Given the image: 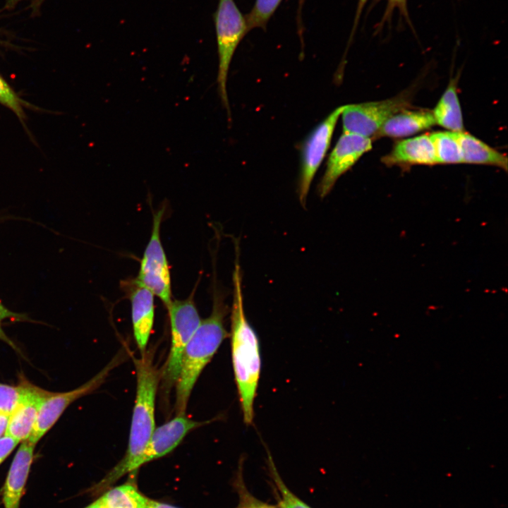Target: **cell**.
Listing matches in <instances>:
<instances>
[{"label": "cell", "instance_id": "cell-20", "mask_svg": "<svg viewBox=\"0 0 508 508\" xmlns=\"http://www.w3.org/2000/svg\"><path fill=\"white\" fill-rule=\"evenodd\" d=\"M437 164L462 163L459 145L452 131H437L430 134Z\"/></svg>", "mask_w": 508, "mask_h": 508}, {"label": "cell", "instance_id": "cell-18", "mask_svg": "<svg viewBox=\"0 0 508 508\" xmlns=\"http://www.w3.org/2000/svg\"><path fill=\"white\" fill-rule=\"evenodd\" d=\"M432 112L436 124L452 132L464 131L463 116L456 80L450 81Z\"/></svg>", "mask_w": 508, "mask_h": 508}, {"label": "cell", "instance_id": "cell-11", "mask_svg": "<svg viewBox=\"0 0 508 508\" xmlns=\"http://www.w3.org/2000/svg\"><path fill=\"white\" fill-rule=\"evenodd\" d=\"M20 385L18 403L9 416L5 435L18 443L26 441L35 426L41 403L48 391L41 389L25 379Z\"/></svg>", "mask_w": 508, "mask_h": 508}, {"label": "cell", "instance_id": "cell-27", "mask_svg": "<svg viewBox=\"0 0 508 508\" xmlns=\"http://www.w3.org/2000/svg\"><path fill=\"white\" fill-rule=\"evenodd\" d=\"M394 9H398L400 13L409 20L407 0H387L385 12L380 23L381 25H384L386 20L391 19Z\"/></svg>", "mask_w": 508, "mask_h": 508}, {"label": "cell", "instance_id": "cell-1", "mask_svg": "<svg viewBox=\"0 0 508 508\" xmlns=\"http://www.w3.org/2000/svg\"><path fill=\"white\" fill-rule=\"evenodd\" d=\"M235 248L231 309V360L243 421L249 425L253 423L254 418V402L260 376L261 356L258 335L245 313L238 243H236Z\"/></svg>", "mask_w": 508, "mask_h": 508}, {"label": "cell", "instance_id": "cell-14", "mask_svg": "<svg viewBox=\"0 0 508 508\" xmlns=\"http://www.w3.org/2000/svg\"><path fill=\"white\" fill-rule=\"evenodd\" d=\"M135 285L130 296L132 324L135 340L143 354L146 351L153 327L155 295L136 282Z\"/></svg>", "mask_w": 508, "mask_h": 508}, {"label": "cell", "instance_id": "cell-26", "mask_svg": "<svg viewBox=\"0 0 508 508\" xmlns=\"http://www.w3.org/2000/svg\"><path fill=\"white\" fill-rule=\"evenodd\" d=\"M6 319H12L18 320H23L25 319V316L21 314L14 313L7 308H6L0 301V340L6 342L14 349H16V346L9 337H7L5 332L2 329V322Z\"/></svg>", "mask_w": 508, "mask_h": 508}, {"label": "cell", "instance_id": "cell-33", "mask_svg": "<svg viewBox=\"0 0 508 508\" xmlns=\"http://www.w3.org/2000/svg\"><path fill=\"white\" fill-rule=\"evenodd\" d=\"M31 5L36 8H40V5L44 0H30Z\"/></svg>", "mask_w": 508, "mask_h": 508}, {"label": "cell", "instance_id": "cell-22", "mask_svg": "<svg viewBox=\"0 0 508 508\" xmlns=\"http://www.w3.org/2000/svg\"><path fill=\"white\" fill-rule=\"evenodd\" d=\"M282 0H256L246 16L248 32L254 28H265L266 25Z\"/></svg>", "mask_w": 508, "mask_h": 508}, {"label": "cell", "instance_id": "cell-2", "mask_svg": "<svg viewBox=\"0 0 508 508\" xmlns=\"http://www.w3.org/2000/svg\"><path fill=\"white\" fill-rule=\"evenodd\" d=\"M136 372V395L133 407L128 445L124 456L95 485V494L104 492L119 478L135 473L137 463L143 454L155 429V398L159 381V373L154 365L153 357L148 352L134 358Z\"/></svg>", "mask_w": 508, "mask_h": 508}, {"label": "cell", "instance_id": "cell-30", "mask_svg": "<svg viewBox=\"0 0 508 508\" xmlns=\"http://www.w3.org/2000/svg\"><path fill=\"white\" fill-rule=\"evenodd\" d=\"M368 1V0H358V1L356 13V16H355V20L353 22V31H354L355 29L356 28L357 24H358L359 18H360V16H361V14L363 11V9Z\"/></svg>", "mask_w": 508, "mask_h": 508}, {"label": "cell", "instance_id": "cell-16", "mask_svg": "<svg viewBox=\"0 0 508 508\" xmlns=\"http://www.w3.org/2000/svg\"><path fill=\"white\" fill-rule=\"evenodd\" d=\"M409 109L401 110L388 119L375 137H406L430 128L436 124L432 111Z\"/></svg>", "mask_w": 508, "mask_h": 508}, {"label": "cell", "instance_id": "cell-5", "mask_svg": "<svg viewBox=\"0 0 508 508\" xmlns=\"http://www.w3.org/2000/svg\"><path fill=\"white\" fill-rule=\"evenodd\" d=\"M171 325V346L162 379L167 387L176 384L184 350L201 320L193 298L171 301L167 306Z\"/></svg>", "mask_w": 508, "mask_h": 508}, {"label": "cell", "instance_id": "cell-4", "mask_svg": "<svg viewBox=\"0 0 508 508\" xmlns=\"http://www.w3.org/2000/svg\"><path fill=\"white\" fill-rule=\"evenodd\" d=\"M219 59L217 86L221 102L229 116L227 77L234 54L248 32L246 18L234 0H219L214 16Z\"/></svg>", "mask_w": 508, "mask_h": 508}, {"label": "cell", "instance_id": "cell-21", "mask_svg": "<svg viewBox=\"0 0 508 508\" xmlns=\"http://www.w3.org/2000/svg\"><path fill=\"white\" fill-rule=\"evenodd\" d=\"M267 466L270 476L272 479L278 492V504L279 508H311L298 498L287 488L282 479L269 451H267Z\"/></svg>", "mask_w": 508, "mask_h": 508}, {"label": "cell", "instance_id": "cell-19", "mask_svg": "<svg viewBox=\"0 0 508 508\" xmlns=\"http://www.w3.org/2000/svg\"><path fill=\"white\" fill-rule=\"evenodd\" d=\"M97 500L104 508H147L150 499L138 490L135 480H128L106 490Z\"/></svg>", "mask_w": 508, "mask_h": 508}, {"label": "cell", "instance_id": "cell-25", "mask_svg": "<svg viewBox=\"0 0 508 508\" xmlns=\"http://www.w3.org/2000/svg\"><path fill=\"white\" fill-rule=\"evenodd\" d=\"M19 396V385L13 386L0 382V412L10 415L18 403Z\"/></svg>", "mask_w": 508, "mask_h": 508}, {"label": "cell", "instance_id": "cell-8", "mask_svg": "<svg viewBox=\"0 0 508 508\" xmlns=\"http://www.w3.org/2000/svg\"><path fill=\"white\" fill-rule=\"evenodd\" d=\"M119 361V357H115L92 378L73 390L64 392H48L41 403L35 426L26 441L35 446L54 426L65 410L77 399L97 389Z\"/></svg>", "mask_w": 508, "mask_h": 508}, {"label": "cell", "instance_id": "cell-31", "mask_svg": "<svg viewBox=\"0 0 508 508\" xmlns=\"http://www.w3.org/2000/svg\"><path fill=\"white\" fill-rule=\"evenodd\" d=\"M147 508H180L172 504L150 500Z\"/></svg>", "mask_w": 508, "mask_h": 508}, {"label": "cell", "instance_id": "cell-34", "mask_svg": "<svg viewBox=\"0 0 508 508\" xmlns=\"http://www.w3.org/2000/svg\"><path fill=\"white\" fill-rule=\"evenodd\" d=\"M0 497H1V490H0Z\"/></svg>", "mask_w": 508, "mask_h": 508}, {"label": "cell", "instance_id": "cell-6", "mask_svg": "<svg viewBox=\"0 0 508 508\" xmlns=\"http://www.w3.org/2000/svg\"><path fill=\"white\" fill-rule=\"evenodd\" d=\"M163 215V209L153 215L152 234L144 251L135 282L159 297L167 307L172 300L170 271L160 239Z\"/></svg>", "mask_w": 508, "mask_h": 508}, {"label": "cell", "instance_id": "cell-13", "mask_svg": "<svg viewBox=\"0 0 508 508\" xmlns=\"http://www.w3.org/2000/svg\"><path fill=\"white\" fill-rule=\"evenodd\" d=\"M34 449L35 446L24 441L15 454L4 485L1 488L4 508H20L34 460Z\"/></svg>", "mask_w": 508, "mask_h": 508}, {"label": "cell", "instance_id": "cell-10", "mask_svg": "<svg viewBox=\"0 0 508 508\" xmlns=\"http://www.w3.org/2000/svg\"><path fill=\"white\" fill-rule=\"evenodd\" d=\"M371 149V138L343 132L329 156L325 173L318 185L320 197L323 198L327 195L338 179Z\"/></svg>", "mask_w": 508, "mask_h": 508}, {"label": "cell", "instance_id": "cell-7", "mask_svg": "<svg viewBox=\"0 0 508 508\" xmlns=\"http://www.w3.org/2000/svg\"><path fill=\"white\" fill-rule=\"evenodd\" d=\"M409 108L410 100L407 95L382 101L344 105L341 114L343 132L370 138L376 135L388 119Z\"/></svg>", "mask_w": 508, "mask_h": 508}, {"label": "cell", "instance_id": "cell-3", "mask_svg": "<svg viewBox=\"0 0 508 508\" xmlns=\"http://www.w3.org/2000/svg\"><path fill=\"white\" fill-rule=\"evenodd\" d=\"M228 310L222 300L215 298L211 315L201 320L188 343L181 360L176 385V415L186 414L193 387L229 333L224 327Z\"/></svg>", "mask_w": 508, "mask_h": 508}, {"label": "cell", "instance_id": "cell-15", "mask_svg": "<svg viewBox=\"0 0 508 508\" xmlns=\"http://www.w3.org/2000/svg\"><path fill=\"white\" fill-rule=\"evenodd\" d=\"M392 165L436 164L434 147L430 134H423L397 142L391 152L382 158Z\"/></svg>", "mask_w": 508, "mask_h": 508}, {"label": "cell", "instance_id": "cell-12", "mask_svg": "<svg viewBox=\"0 0 508 508\" xmlns=\"http://www.w3.org/2000/svg\"><path fill=\"white\" fill-rule=\"evenodd\" d=\"M205 423L208 421H196L186 414L176 415L171 420L155 428L137 463V468L172 452L190 430L203 425Z\"/></svg>", "mask_w": 508, "mask_h": 508}, {"label": "cell", "instance_id": "cell-32", "mask_svg": "<svg viewBox=\"0 0 508 508\" xmlns=\"http://www.w3.org/2000/svg\"><path fill=\"white\" fill-rule=\"evenodd\" d=\"M84 508H104L102 504L99 503L98 500L93 502L92 504L87 505V507Z\"/></svg>", "mask_w": 508, "mask_h": 508}, {"label": "cell", "instance_id": "cell-9", "mask_svg": "<svg viewBox=\"0 0 508 508\" xmlns=\"http://www.w3.org/2000/svg\"><path fill=\"white\" fill-rule=\"evenodd\" d=\"M344 106L335 109L310 133L302 151L301 168L298 182V198L303 207L313 178L330 145L337 121Z\"/></svg>", "mask_w": 508, "mask_h": 508}, {"label": "cell", "instance_id": "cell-24", "mask_svg": "<svg viewBox=\"0 0 508 508\" xmlns=\"http://www.w3.org/2000/svg\"><path fill=\"white\" fill-rule=\"evenodd\" d=\"M0 104L11 110L22 122L24 121L23 102L1 75Z\"/></svg>", "mask_w": 508, "mask_h": 508}, {"label": "cell", "instance_id": "cell-17", "mask_svg": "<svg viewBox=\"0 0 508 508\" xmlns=\"http://www.w3.org/2000/svg\"><path fill=\"white\" fill-rule=\"evenodd\" d=\"M453 133L460 147L463 163L491 165L507 171V157L505 155L470 133Z\"/></svg>", "mask_w": 508, "mask_h": 508}, {"label": "cell", "instance_id": "cell-29", "mask_svg": "<svg viewBox=\"0 0 508 508\" xmlns=\"http://www.w3.org/2000/svg\"><path fill=\"white\" fill-rule=\"evenodd\" d=\"M9 416L7 413L0 412V438L5 435Z\"/></svg>", "mask_w": 508, "mask_h": 508}, {"label": "cell", "instance_id": "cell-23", "mask_svg": "<svg viewBox=\"0 0 508 508\" xmlns=\"http://www.w3.org/2000/svg\"><path fill=\"white\" fill-rule=\"evenodd\" d=\"M243 459L239 461L238 471L233 480V487L238 496V504L236 508H279L262 502L253 496L247 488L243 479Z\"/></svg>", "mask_w": 508, "mask_h": 508}, {"label": "cell", "instance_id": "cell-28", "mask_svg": "<svg viewBox=\"0 0 508 508\" xmlns=\"http://www.w3.org/2000/svg\"><path fill=\"white\" fill-rule=\"evenodd\" d=\"M18 444L17 441L6 435L0 438V465L15 449Z\"/></svg>", "mask_w": 508, "mask_h": 508}]
</instances>
